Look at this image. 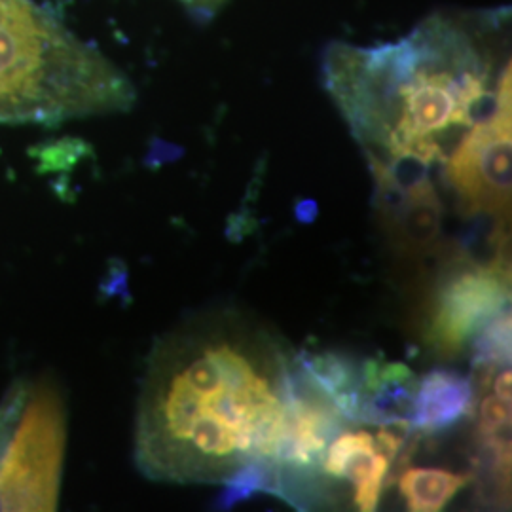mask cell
<instances>
[{
	"instance_id": "obj_1",
	"label": "cell",
	"mask_w": 512,
	"mask_h": 512,
	"mask_svg": "<svg viewBox=\"0 0 512 512\" xmlns=\"http://www.w3.org/2000/svg\"><path fill=\"white\" fill-rule=\"evenodd\" d=\"M294 353L238 310L203 313L156 342L141 387L135 459L173 484H222L272 461L293 387Z\"/></svg>"
},
{
	"instance_id": "obj_2",
	"label": "cell",
	"mask_w": 512,
	"mask_h": 512,
	"mask_svg": "<svg viewBox=\"0 0 512 512\" xmlns=\"http://www.w3.org/2000/svg\"><path fill=\"white\" fill-rule=\"evenodd\" d=\"M135 90L35 0H0V124L59 126L128 110Z\"/></svg>"
},
{
	"instance_id": "obj_3",
	"label": "cell",
	"mask_w": 512,
	"mask_h": 512,
	"mask_svg": "<svg viewBox=\"0 0 512 512\" xmlns=\"http://www.w3.org/2000/svg\"><path fill=\"white\" fill-rule=\"evenodd\" d=\"M65 410L52 384H16L0 403V511H54Z\"/></svg>"
},
{
	"instance_id": "obj_4",
	"label": "cell",
	"mask_w": 512,
	"mask_h": 512,
	"mask_svg": "<svg viewBox=\"0 0 512 512\" xmlns=\"http://www.w3.org/2000/svg\"><path fill=\"white\" fill-rule=\"evenodd\" d=\"M507 310H511L509 264L459 258L433 294L425 344L437 357L456 359L480 330Z\"/></svg>"
},
{
	"instance_id": "obj_5",
	"label": "cell",
	"mask_w": 512,
	"mask_h": 512,
	"mask_svg": "<svg viewBox=\"0 0 512 512\" xmlns=\"http://www.w3.org/2000/svg\"><path fill=\"white\" fill-rule=\"evenodd\" d=\"M442 169L465 215L505 217L511 207V107L469 129Z\"/></svg>"
},
{
	"instance_id": "obj_6",
	"label": "cell",
	"mask_w": 512,
	"mask_h": 512,
	"mask_svg": "<svg viewBox=\"0 0 512 512\" xmlns=\"http://www.w3.org/2000/svg\"><path fill=\"white\" fill-rule=\"evenodd\" d=\"M418 378L404 363L368 359L361 363L357 423L391 425L410 421Z\"/></svg>"
},
{
	"instance_id": "obj_7",
	"label": "cell",
	"mask_w": 512,
	"mask_h": 512,
	"mask_svg": "<svg viewBox=\"0 0 512 512\" xmlns=\"http://www.w3.org/2000/svg\"><path fill=\"white\" fill-rule=\"evenodd\" d=\"M476 389L471 376L448 368H435L421 378L410 414V427L418 433L452 429L475 412Z\"/></svg>"
},
{
	"instance_id": "obj_8",
	"label": "cell",
	"mask_w": 512,
	"mask_h": 512,
	"mask_svg": "<svg viewBox=\"0 0 512 512\" xmlns=\"http://www.w3.org/2000/svg\"><path fill=\"white\" fill-rule=\"evenodd\" d=\"M444 205L433 181L414 186L406 192V202L385 234L403 256H425L439 243Z\"/></svg>"
},
{
	"instance_id": "obj_9",
	"label": "cell",
	"mask_w": 512,
	"mask_h": 512,
	"mask_svg": "<svg viewBox=\"0 0 512 512\" xmlns=\"http://www.w3.org/2000/svg\"><path fill=\"white\" fill-rule=\"evenodd\" d=\"M473 475L452 473L437 467L404 469L399 475V490L408 511L439 512L456 497L459 490L469 486Z\"/></svg>"
},
{
	"instance_id": "obj_10",
	"label": "cell",
	"mask_w": 512,
	"mask_h": 512,
	"mask_svg": "<svg viewBox=\"0 0 512 512\" xmlns=\"http://www.w3.org/2000/svg\"><path fill=\"white\" fill-rule=\"evenodd\" d=\"M511 310L503 311L475 336L473 344V384L486 391L494 384L495 370L511 365Z\"/></svg>"
},
{
	"instance_id": "obj_11",
	"label": "cell",
	"mask_w": 512,
	"mask_h": 512,
	"mask_svg": "<svg viewBox=\"0 0 512 512\" xmlns=\"http://www.w3.org/2000/svg\"><path fill=\"white\" fill-rule=\"evenodd\" d=\"M272 475H274V469H272V463L268 461L245 463L236 473H232L222 482V492L215 501V507L219 511H228L241 501L251 499L255 494H262V492L270 494Z\"/></svg>"
},
{
	"instance_id": "obj_12",
	"label": "cell",
	"mask_w": 512,
	"mask_h": 512,
	"mask_svg": "<svg viewBox=\"0 0 512 512\" xmlns=\"http://www.w3.org/2000/svg\"><path fill=\"white\" fill-rule=\"evenodd\" d=\"M503 431H511V401H503L497 395H488L478 410L476 435L488 437Z\"/></svg>"
},
{
	"instance_id": "obj_13",
	"label": "cell",
	"mask_w": 512,
	"mask_h": 512,
	"mask_svg": "<svg viewBox=\"0 0 512 512\" xmlns=\"http://www.w3.org/2000/svg\"><path fill=\"white\" fill-rule=\"evenodd\" d=\"M492 385H494L495 395H497L499 399L511 401V370H509V366H507V370L501 368L499 376L495 378L494 384Z\"/></svg>"
},
{
	"instance_id": "obj_14",
	"label": "cell",
	"mask_w": 512,
	"mask_h": 512,
	"mask_svg": "<svg viewBox=\"0 0 512 512\" xmlns=\"http://www.w3.org/2000/svg\"><path fill=\"white\" fill-rule=\"evenodd\" d=\"M294 213H296V219L304 222V224L313 222V220L317 219V203L313 202V200H302V202L296 203Z\"/></svg>"
},
{
	"instance_id": "obj_15",
	"label": "cell",
	"mask_w": 512,
	"mask_h": 512,
	"mask_svg": "<svg viewBox=\"0 0 512 512\" xmlns=\"http://www.w3.org/2000/svg\"><path fill=\"white\" fill-rule=\"evenodd\" d=\"M183 2H186L194 12L203 14V16H211L224 0H183Z\"/></svg>"
}]
</instances>
